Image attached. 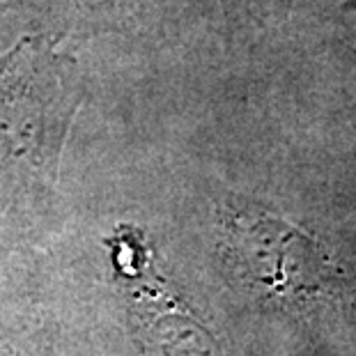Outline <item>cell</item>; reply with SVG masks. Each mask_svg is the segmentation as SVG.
Masks as SVG:
<instances>
[{
  "instance_id": "7a4b0ae2",
  "label": "cell",
  "mask_w": 356,
  "mask_h": 356,
  "mask_svg": "<svg viewBox=\"0 0 356 356\" xmlns=\"http://www.w3.org/2000/svg\"><path fill=\"white\" fill-rule=\"evenodd\" d=\"M81 97L76 63L53 44L24 37L0 56V198L56 179Z\"/></svg>"
},
{
  "instance_id": "3957f363",
  "label": "cell",
  "mask_w": 356,
  "mask_h": 356,
  "mask_svg": "<svg viewBox=\"0 0 356 356\" xmlns=\"http://www.w3.org/2000/svg\"><path fill=\"white\" fill-rule=\"evenodd\" d=\"M331 26H333V51L343 65L347 86V113L356 120V0H333Z\"/></svg>"
},
{
  "instance_id": "6da1fadb",
  "label": "cell",
  "mask_w": 356,
  "mask_h": 356,
  "mask_svg": "<svg viewBox=\"0 0 356 356\" xmlns=\"http://www.w3.org/2000/svg\"><path fill=\"white\" fill-rule=\"evenodd\" d=\"M218 251L241 290L276 308L310 310L356 297L350 257L322 234L244 195H228L218 209Z\"/></svg>"
}]
</instances>
